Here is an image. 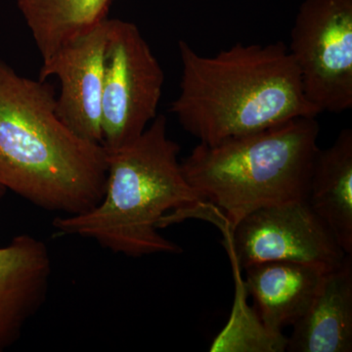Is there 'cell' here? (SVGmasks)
<instances>
[{
	"mask_svg": "<svg viewBox=\"0 0 352 352\" xmlns=\"http://www.w3.org/2000/svg\"><path fill=\"white\" fill-rule=\"evenodd\" d=\"M179 153L168 138L166 117L157 116L131 144L107 152L103 198L87 212L56 217L54 235L87 238L116 254L141 258L180 254V245L159 230L187 219L207 220L223 232L222 217L183 175Z\"/></svg>",
	"mask_w": 352,
	"mask_h": 352,
	"instance_id": "obj_1",
	"label": "cell"
},
{
	"mask_svg": "<svg viewBox=\"0 0 352 352\" xmlns=\"http://www.w3.org/2000/svg\"><path fill=\"white\" fill-rule=\"evenodd\" d=\"M108 154L56 113L54 87L0 58V187L43 210L83 214L105 192Z\"/></svg>",
	"mask_w": 352,
	"mask_h": 352,
	"instance_id": "obj_2",
	"label": "cell"
},
{
	"mask_svg": "<svg viewBox=\"0 0 352 352\" xmlns=\"http://www.w3.org/2000/svg\"><path fill=\"white\" fill-rule=\"evenodd\" d=\"M178 51L182 80L171 113L203 144L321 113L305 96L295 61L282 41L238 43L214 56H203L179 41Z\"/></svg>",
	"mask_w": 352,
	"mask_h": 352,
	"instance_id": "obj_3",
	"label": "cell"
},
{
	"mask_svg": "<svg viewBox=\"0 0 352 352\" xmlns=\"http://www.w3.org/2000/svg\"><path fill=\"white\" fill-rule=\"evenodd\" d=\"M320 126L296 118L214 145L200 143L183 175L226 224L223 235L258 208L305 200Z\"/></svg>",
	"mask_w": 352,
	"mask_h": 352,
	"instance_id": "obj_4",
	"label": "cell"
},
{
	"mask_svg": "<svg viewBox=\"0 0 352 352\" xmlns=\"http://www.w3.org/2000/svg\"><path fill=\"white\" fill-rule=\"evenodd\" d=\"M164 71L133 23L108 19L101 99L102 145L112 152L140 138L157 117Z\"/></svg>",
	"mask_w": 352,
	"mask_h": 352,
	"instance_id": "obj_5",
	"label": "cell"
},
{
	"mask_svg": "<svg viewBox=\"0 0 352 352\" xmlns=\"http://www.w3.org/2000/svg\"><path fill=\"white\" fill-rule=\"evenodd\" d=\"M289 51L303 92L321 113L352 107V0H305Z\"/></svg>",
	"mask_w": 352,
	"mask_h": 352,
	"instance_id": "obj_6",
	"label": "cell"
},
{
	"mask_svg": "<svg viewBox=\"0 0 352 352\" xmlns=\"http://www.w3.org/2000/svg\"><path fill=\"white\" fill-rule=\"evenodd\" d=\"M224 236L233 266L296 261L333 270L347 256L305 200L258 208Z\"/></svg>",
	"mask_w": 352,
	"mask_h": 352,
	"instance_id": "obj_7",
	"label": "cell"
},
{
	"mask_svg": "<svg viewBox=\"0 0 352 352\" xmlns=\"http://www.w3.org/2000/svg\"><path fill=\"white\" fill-rule=\"evenodd\" d=\"M108 19L62 45L43 61L39 80L56 76L60 120L85 140L102 144L101 99Z\"/></svg>",
	"mask_w": 352,
	"mask_h": 352,
	"instance_id": "obj_8",
	"label": "cell"
},
{
	"mask_svg": "<svg viewBox=\"0 0 352 352\" xmlns=\"http://www.w3.org/2000/svg\"><path fill=\"white\" fill-rule=\"evenodd\" d=\"M4 193L0 187V198ZM51 275L52 259L43 241L22 234L0 248V352L19 340L43 307Z\"/></svg>",
	"mask_w": 352,
	"mask_h": 352,
	"instance_id": "obj_9",
	"label": "cell"
},
{
	"mask_svg": "<svg viewBox=\"0 0 352 352\" xmlns=\"http://www.w3.org/2000/svg\"><path fill=\"white\" fill-rule=\"evenodd\" d=\"M244 286L264 325L275 333L305 316L329 271L296 261H265L245 268Z\"/></svg>",
	"mask_w": 352,
	"mask_h": 352,
	"instance_id": "obj_10",
	"label": "cell"
},
{
	"mask_svg": "<svg viewBox=\"0 0 352 352\" xmlns=\"http://www.w3.org/2000/svg\"><path fill=\"white\" fill-rule=\"evenodd\" d=\"M293 327L286 351H352V254L326 272L311 307Z\"/></svg>",
	"mask_w": 352,
	"mask_h": 352,
	"instance_id": "obj_11",
	"label": "cell"
},
{
	"mask_svg": "<svg viewBox=\"0 0 352 352\" xmlns=\"http://www.w3.org/2000/svg\"><path fill=\"white\" fill-rule=\"evenodd\" d=\"M305 201L340 248L352 254V131H340L332 146L319 148Z\"/></svg>",
	"mask_w": 352,
	"mask_h": 352,
	"instance_id": "obj_12",
	"label": "cell"
},
{
	"mask_svg": "<svg viewBox=\"0 0 352 352\" xmlns=\"http://www.w3.org/2000/svg\"><path fill=\"white\" fill-rule=\"evenodd\" d=\"M43 61L108 19L113 0H15Z\"/></svg>",
	"mask_w": 352,
	"mask_h": 352,
	"instance_id": "obj_13",
	"label": "cell"
},
{
	"mask_svg": "<svg viewBox=\"0 0 352 352\" xmlns=\"http://www.w3.org/2000/svg\"><path fill=\"white\" fill-rule=\"evenodd\" d=\"M235 277V302L232 314L224 330L215 338L210 351L217 352H284L288 338L283 333L270 330L256 308L247 303L248 294L239 268L233 266Z\"/></svg>",
	"mask_w": 352,
	"mask_h": 352,
	"instance_id": "obj_14",
	"label": "cell"
}]
</instances>
